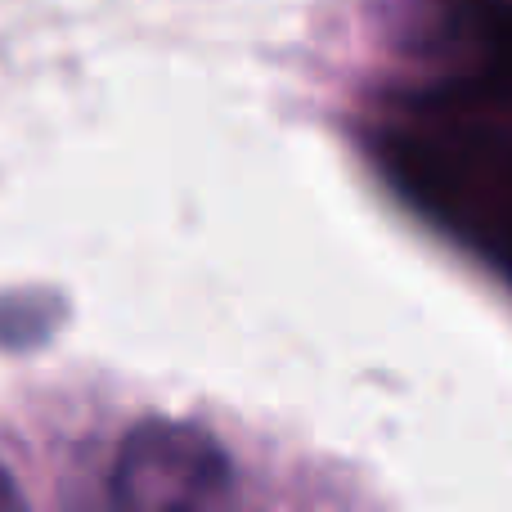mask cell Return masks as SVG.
<instances>
[{
	"label": "cell",
	"mask_w": 512,
	"mask_h": 512,
	"mask_svg": "<svg viewBox=\"0 0 512 512\" xmlns=\"http://www.w3.org/2000/svg\"><path fill=\"white\" fill-rule=\"evenodd\" d=\"M162 512H194V508H189V504H167Z\"/></svg>",
	"instance_id": "7a4b0ae2"
},
{
	"label": "cell",
	"mask_w": 512,
	"mask_h": 512,
	"mask_svg": "<svg viewBox=\"0 0 512 512\" xmlns=\"http://www.w3.org/2000/svg\"><path fill=\"white\" fill-rule=\"evenodd\" d=\"M0 512H27L23 499H18L14 481H9V472H0Z\"/></svg>",
	"instance_id": "6da1fadb"
}]
</instances>
